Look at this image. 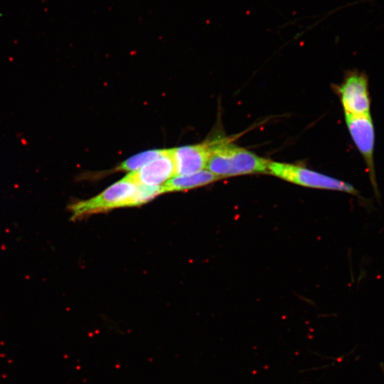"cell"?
<instances>
[{
	"label": "cell",
	"instance_id": "obj_3",
	"mask_svg": "<svg viewBox=\"0 0 384 384\" xmlns=\"http://www.w3.org/2000/svg\"><path fill=\"white\" fill-rule=\"evenodd\" d=\"M137 187V184L125 176L96 196L70 205L71 218L77 219L92 213L128 207L129 201L134 196Z\"/></svg>",
	"mask_w": 384,
	"mask_h": 384
},
{
	"label": "cell",
	"instance_id": "obj_10",
	"mask_svg": "<svg viewBox=\"0 0 384 384\" xmlns=\"http://www.w3.org/2000/svg\"><path fill=\"white\" fill-rule=\"evenodd\" d=\"M160 194H162L161 186L137 184V190L129 200L128 207L142 205Z\"/></svg>",
	"mask_w": 384,
	"mask_h": 384
},
{
	"label": "cell",
	"instance_id": "obj_1",
	"mask_svg": "<svg viewBox=\"0 0 384 384\" xmlns=\"http://www.w3.org/2000/svg\"><path fill=\"white\" fill-rule=\"evenodd\" d=\"M206 169L219 178L268 174L270 160L240 147L228 139L211 140Z\"/></svg>",
	"mask_w": 384,
	"mask_h": 384
},
{
	"label": "cell",
	"instance_id": "obj_6",
	"mask_svg": "<svg viewBox=\"0 0 384 384\" xmlns=\"http://www.w3.org/2000/svg\"><path fill=\"white\" fill-rule=\"evenodd\" d=\"M127 177L136 184L160 186L176 176L171 149H164L162 154L140 169L129 172Z\"/></svg>",
	"mask_w": 384,
	"mask_h": 384
},
{
	"label": "cell",
	"instance_id": "obj_7",
	"mask_svg": "<svg viewBox=\"0 0 384 384\" xmlns=\"http://www.w3.org/2000/svg\"><path fill=\"white\" fill-rule=\"evenodd\" d=\"M211 140L171 149L176 176L204 170L210 154Z\"/></svg>",
	"mask_w": 384,
	"mask_h": 384
},
{
	"label": "cell",
	"instance_id": "obj_9",
	"mask_svg": "<svg viewBox=\"0 0 384 384\" xmlns=\"http://www.w3.org/2000/svg\"><path fill=\"white\" fill-rule=\"evenodd\" d=\"M163 151L164 149H152L137 154L122 161L114 169V171H137L159 156Z\"/></svg>",
	"mask_w": 384,
	"mask_h": 384
},
{
	"label": "cell",
	"instance_id": "obj_2",
	"mask_svg": "<svg viewBox=\"0 0 384 384\" xmlns=\"http://www.w3.org/2000/svg\"><path fill=\"white\" fill-rule=\"evenodd\" d=\"M268 174L305 187L358 195V191L348 183L292 164L270 161L268 165Z\"/></svg>",
	"mask_w": 384,
	"mask_h": 384
},
{
	"label": "cell",
	"instance_id": "obj_8",
	"mask_svg": "<svg viewBox=\"0 0 384 384\" xmlns=\"http://www.w3.org/2000/svg\"><path fill=\"white\" fill-rule=\"evenodd\" d=\"M219 179L221 178L208 170H202L186 175L174 176L161 186L162 193L188 191L206 186Z\"/></svg>",
	"mask_w": 384,
	"mask_h": 384
},
{
	"label": "cell",
	"instance_id": "obj_5",
	"mask_svg": "<svg viewBox=\"0 0 384 384\" xmlns=\"http://www.w3.org/2000/svg\"><path fill=\"white\" fill-rule=\"evenodd\" d=\"M345 115L370 114L368 78L363 72L350 73L337 87Z\"/></svg>",
	"mask_w": 384,
	"mask_h": 384
},
{
	"label": "cell",
	"instance_id": "obj_4",
	"mask_svg": "<svg viewBox=\"0 0 384 384\" xmlns=\"http://www.w3.org/2000/svg\"><path fill=\"white\" fill-rule=\"evenodd\" d=\"M345 119L350 136L366 164L374 194L379 201L380 196L373 159L375 134L371 115H345Z\"/></svg>",
	"mask_w": 384,
	"mask_h": 384
}]
</instances>
